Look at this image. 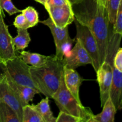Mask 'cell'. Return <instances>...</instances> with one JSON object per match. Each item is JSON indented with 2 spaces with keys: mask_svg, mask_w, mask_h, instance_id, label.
I'll list each match as a JSON object with an SVG mask.
<instances>
[{
  "mask_svg": "<svg viewBox=\"0 0 122 122\" xmlns=\"http://www.w3.org/2000/svg\"><path fill=\"white\" fill-rule=\"evenodd\" d=\"M71 6L75 19L86 26L96 40L101 65L107 56L110 33L106 7L97 0H83Z\"/></svg>",
  "mask_w": 122,
  "mask_h": 122,
  "instance_id": "obj_1",
  "label": "cell"
},
{
  "mask_svg": "<svg viewBox=\"0 0 122 122\" xmlns=\"http://www.w3.org/2000/svg\"><path fill=\"white\" fill-rule=\"evenodd\" d=\"M63 67L62 61L57 59L55 56L47 66H30L31 77L39 92L49 98H52L60 84Z\"/></svg>",
  "mask_w": 122,
  "mask_h": 122,
  "instance_id": "obj_2",
  "label": "cell"
},
{
  "mask_svg": "<svg viewBox=\"0 0 122 122\" xmlns=\"http://www.w3.org/2000/svg\"><path fill=\"white\" fill-rule=\"evenodd\" d=\"M52 99L60 111L80 118L82 122H91L93 114L89 107H85L82 102L77 101L75 97L66 88L62 76L60 84L57 91L54 93Z\"/></svg>",
  "mask_w": 122,
  "mask_h": 122,
  "instance_id": "obj_3",
  "label": "cell"
},
{
  "mask_svg": "<svg viewBox=\"0 0 122 122\" xmlns=\"http://www.w3.org/2000/svg\"><path fill=\"white\" fill-rule=\"evenodd\" d=\"M0 65L5 69L14 82L38 91L31 77L30 66L23 61L20 56H16Z\"/></svg>",
  "mask_w": 122,
  "mask_h": 122,
  "instance_id": "obj_4",
  "label": "cell"
},
{
  "mask_svg": "<svg viewBox=\"0 0 122 122\" xmlns=\"http://www.w3.org/2000/svg\"><path fill=\"white\" fill-rule=\"evenodd\" d=\"M39 22L50 28L56 45L55 57L62 61L64 56L71 50V45L75 41V39L70 37L68 26L65 27H58L54 23L50 17L46 20Z\"/></svg>",
  "mask_w": 122,
  "mask_h": 122,
  "instance_id": "obj_5",
  "label": "cell"
},
{
  "mask_svg": "<svg viewBox=\"0 0 122 122\" xmlns=\"http://www.w3.org/2000/svg\"><path fill=\"white\" fill-rule=\"evenodd\" d=\"M76 28V39L81 42L85 50L89 54L92 59V66L95 71L100 66L98 48L95 38L90 30L85 26L81 25L75 19Z\"/></svg>",
  "mask_w": 122,
  "mask_h": 122,
  "instance_id": "obj_6",
  "label": "cell"
},
{
  "mask_svg": "<svg viewBox=\"0 0 122 122\" xmlns=\"http://www.w3.org/2000/svg\"><path fill=\"white\" fill-rule=\"evenodd\" d=\"M113 58H106L96 71L97 78L100 87L101 107L109 97L113 79Z\"/></svg>",
  "mask_w": 122,
  "mask_h": 122,
  "instance_id": "obj_7",
  "label": "cell"
},
{
  "mask_svg": "<svg viewBox=\"0 0 122 122\" xmlns=\"http://www.w3.org/2000/svg\"><path fill=\"white\" fill-rule=\"evenodd\" d=\"M5 14L0 7V64H4L17 56L13 38L4 21Z\"/></svg>",
  "mask_w": 122,
  "mask_h": 122,
  "instance_id": "obj_8",
  "label": "cell"
},
{
  "mask_svg": "<svg viewBox=\"0 0 122 122\" xmlns=\"http://www.w3.org/2000/svg\"><path fill=\"white\" fill-rule=\"evenodd\" d=\"M62 63L64 66L76 69L82 66L92 65V61L89 54L85 50L81 42L76 39L75 46L64 56Z\"/></svg>",
  "mask_w": 122,
  "mask_h": 122,
  "instance_id": "obj_9",
  "label": "cell"
},
{
  "mask_svg": "<svg viewBox=\"0 0 122 122\" xmlns=\"http://www.w3.org/2000/svg\"><path fill=\"white\" fill-rule=\"evenodd\" d=\"M0 101L8 104L22 122L23 106L17 94L8 84L4 74L0 73Z\"/></svg>",
  "mask_w": 122,
  "mask_h": 122,
  "instance_id": "obj_10",
  "label": "cell"
},
{
  "mask_svg": "<svg viewBox=\"0 0 122 122\" xmlns=\"http://www.w3.org/2000/svg\"><path fill=\"white\" fill-rule=\"evenodd\" d=\"M45 9L54 23L59 27L69 26L75 20V15L70 4L58 7H48Z\"/></svg>",
  "mask_w": 122,
  "mask_h": 122,
  "instance_id": "obj_11",
  "label": "cell"
},
{
  "mask_svg": "<svg viewBox=\"0 0 122 122\" xmlns=\"http://www.w3.org/2000/svg\"><path fill=\"white\" fill-rule=\"evenodd\" d=\"M0 67L3 71V73L5 76L8 84L11 87L12 89L15 92L19 98L20 99L23 107L28 104L30 101H33V98L36 94H40V92L36 89H33L30 87L19 84L14 82L13 79L10 77L8 72L6 71L5 69L2 67L1 65H0Z\"/></svg>",
  "mask_w": 122,
  "mask_h": 122,
  "instance_id": "obj_12",
  "label": "cell"
},
{
  "mask_svg": "<svg viewBox=\"0 0 122 122\" xmlns=\"http://www.w3.org/2000/svg\"><path fill=\"white\" fill-rule=\"evenodd\" d=\"M63 76L66 88L77 101L81 102L79 89L84 79L75 69H70L66 66L63 67Z\"/></svg>",
  "mask_w": 122,
  "mask_h": 122,
  "instance_id": "obj_13",
  "label": "cell"
},
{
  "mask_svg": "<svg viewBox=\"0 0 122 122\" xmlns=\"http://www.w3.org/2000/svg\"><path fill=\"white\" fill-rule=\"evenodd\" d=\"M109 97L117 111L122 107V71L113 65V79L110 89Z\"/></svg>",
  "mask_w": 122,
  "mask_h": 122,
  "instance_id": "obj_14",
  "label": "cell"
},
{
  "mask_svg": "<svg viewBox=\"0 0 122 122\" xmlns=\"http://www.w3.org/2000/svg\"><path fill=\"white\" fill-rule=\"evenodd\" d=\"M20 56L25 63L36 67L47 66L54 57L23 50L20 52Z\"/></svg>",
  "mask_w": 122,
  "mask_h": 122,
  "instance_id": "obj_15",
  "label": "cell"
},
{
  "mask_svg": "<svg viewBox=\"0 0 122 122\" xmlns=\"http://www.w3.org/2000/svg\"><path fill=\"white\" fill-rule=\"evenodd\" d=\"M102 111L100 114L93 115L91 122H114L117 110L108 97L102 106Z\"/></svg>",
  "mask_w": 122,
  "mask_h": 122,
  "instance_id": "obj_16",
  "label": "cell"
},
{
  "mask_svg": "<svg viewBox=\"0 0 122 122\" xmlns=\"http://www.w3.org/2000/svg\"><path fill=\"white\" fill-rule=\"evenodd\" d=\"M32 106L42 117L44 122H56V118L54 116L49 104V98L46 97L38 104L32 105Z\"/></svg>",
  "mask_w": 122,
  "mask_h": 122,
  "instance_id": "obj_17",
  "label": "cell"
},
{
  "mask_svg": "<svg viewBox=\"0 0 122 122\" xmlns=\"http://www.w3.org/2000/svg\"><path fill=\"white\" fill-rule=\"evenodd\" d=\"M13 45L17 50H24L28 46L31 41L30 35L27 29H17V35L12 39Z\"/></svg>",
  "mask_w": 122,
  "mask_h": 122,
  "instance_id": "obj_18",
  "label": "cell"
},
{
  "mask_svg": "<svg viewBox=\"0 0 122 122\" xmlns=\"http://www.w3.org/2000/svg\"><path fill=\"white\" fill-rule=\"evenodd\" d=\"M0 122H20L15 111L0 101Z\"/></svg>",
  "mask_w": 122,
  "mask_h": 122,
  "instance_id": "obj_19",
  "label": "cell"
},
{
  "mask_svg": "<svg viewBox=\"0 0 122 122\" xmlns=\"http://www.w3.org/2000/svg\"><path fill=\"white\" fill-rule=\"evenodd\" d=\"M21 122H44V120L32 105L28 104L23 107Z\"/></svg>",
  "mask_w": 122,
  "mask_h": 122,
  "instance_id": "obj_20",
  "label": "cell"
},
{
  "mask_svg": "<svg viewBox=\"0 0 122 122\" xmlns=\"http://www.w3.org/2000/svg\"><path fill=\"white\" fill-rule=\"evenodd\" d=\"M122 2V0H106V9L110 25L114 24L119 5Z\"/></svg>",
  "mask_w": 122,
  "mask_h": 122,
  "instance_id": "obj_21",
  "label": "cell"
},
{
  "mask_svg": "<svg viewBox=\"0 0 122 122\" xmlns=\"http://www.w3.org/2000/svg\"><path fill=\"white\" fill-rule=\"evenodd\" d=\"M21 13L25 17L30 27H34L39 22L38 11L32 6H29L22 10Z\"/></svg>",
  "mask_w": 122,
  "mask_h": 122,
  "instance_id": "obj_22",
  "label": "cell"
},
{
  "mask_svg": "<svg viewBox=\"0 0 122 122\" xmlns=\"http://www.w3.org/2000/svg\"><path fill=\"white\" fill-rule=\"evenodd\" d=\"M0 7L3 10L8 13L10 15L21 13V11L15 7L11 0H0Z\"/></svg>",
  "mask_w": 122,
  "mask_h": 122,
  "instance_id": "obj_23",
  "label": "cell"
},
{
  "mask_svg": "<svg viewBox=\"0 0 122 122\" xmlns=\"http://www.w3.org/2000/svg\"><path fill=\"white\" fill-rule=\"evenodd\" d=\"M112 31L114 33L122 35V2L119 5Z\"/></svg>",
  "mask_w": 122,
  "mask_h": 122,
  "instance_id": "obj_24",
  "label": "cell"
},
{
  "mask_svg": "<svg viewBox=\"0 0 122 122\" xmlns=\"http://www.w3.org/2000/svg\"><path fill=\"white\" fill-rule=\"evenodd\" d=\"M56 122H82L80 118L71 115L65 112L60 111Z\"/></svg>",
  "mask_w": 122,
  "mask_h": 122,
  "instance_id": "obj_25",
  "label": "cell"
},
{
  "mask_svg": "<svg viewBox=\"0 0 122 122\" xmlns=\"http://www.w3.org/2000/svg\"><path fill=\"white\" fill-rule=\"evenodd\" d=\"M13 25L17 29L20 28L28 29L29 28H30V25L27 22V20L22 13L19 14L15 17Z\"/></svg>",
  "mask_w": 122,
  "mask_h": 122,
  "instance_id": "obj_26",
  "label": "cell"
},
{
  "mask_svg": "<svg viewBox=\"0 0 122 122\" xmlns=\"http://www.w3.org/2000/svg\"><path fill=\"white\" fill-rule=\"evenodd\" d=\"M113 66L120 71H122V49L121 47L118 48L114 54L113 60Z\"/></svg>",
  "mask_w": 122,
  "mask_h": 122,
  "instance_id": "obj_27",
  "label": "cell"
},
{
  "mask_svg": "<svg viewBox=\"0 0 122 122\" xmlns=\"http://www.w3.org/2000/svg\"><path fill=\"white\" fill-rule=\"evenodd\" d=\"M70 4L68 0H46L44 7H58Z\"/></svg>",
  "mask_w": 122,
  "mask_h": 122,
  "instance_id": "obj_28",
  "label": "cell"
},
{
  "mask_svg": "<svg viewBox=\"0 0 122 122\" xmlns=\"http://www.w3.org/2000/svg\"><path fill=\"white\" fill-rule=\"evenodd\" d=\"M68 1L70 2V3L71 4V5H72L76 4H77L79 3V2H81V1H82L83 0H68Z\"/></svg>",
  "mask_w": 122,
  "mask_h": 122,
  "instance_id": "obj_29",
  "label": "cell"
},
{
  "mask_svg": "<svg viewBox=\"0 0 122 122\" xmlns=\"http://www.w3.org/2000/svg\"><path fill=\"white\" fill-rule=\"evenodd\" d=\"M97 2L98 3H100V4H102L103 5H104L106 7V0H97Z\"/></svg>",
  "mask_w": 122,
  "mask_h": 122,
  "instance_id": "obj_30",
  "label": "cell"
},
{
  "mask_svg": "<svg viewBox=\"0 0 122 122\" xmlns=\"http://www.w3.org/2000/svg\"><path fill=\"white\" fill-rule=\"evenodd\" d=\"M35 1H36V2H39V3L41 4H42L43 5H44L45 4V2H46V0H35Z\"/></svg>",
  "mask_w": 122,
  "mask_h": 122,
  "instance_id": "obj_31",
  "label": "cell"
}]
</instances>
